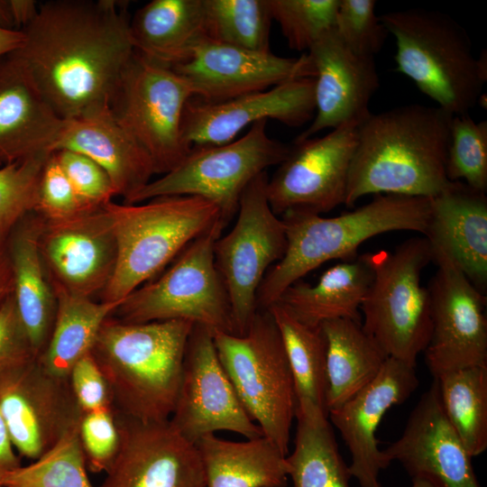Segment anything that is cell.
Wrapping results in <instances>:
<instances>
[{"instance_id":"obj_12","label":"cell","mask_w":487,"mask_h":487,"mask_svg":"<svg viewBox=\"0 0 487 487\" xmlns=\"http://www.w3.org/2000/svg\"><path fill=\"white\" fill-rule=\"evenodd\" d=\"M267 172L253 179L239 201L232 229L214 245L215 265L225 286L234 335H244L257 308V293L269 269L284 255L285 226L266 195Z\"/></svg>"},{"instance_id":"obj_36","label":"cell","mask_w":487,"mask_h":487,"mask_svg":"<svg viewBox=\"0 0 487 487\" xmlns=\"http://www.w3.org/2000/svg\"><path fill=\"white\" fill-rule=\"evenodd\" d=\"M205 36L210 41L270 52L268 0H202Z\"/></svg>"},{"instance_id":"obj_1","label":"cell","mask_w":487,"mask_h":487,"mask_svg":"<svg viewBox=\"0 0 487 487\" xmlns=\"http://www.w3.org/2000/svg\"><path fill=\"white\" fill-rule=\"evenodd\" d=\"M126 4L49 0L22 30L15 54L63 120L110 110L134 54Z\"/></svg>"},{"instance_id":"obj_15","label":"cell","mask_w":487,"mask_h":487,"mask_svg":"<svg viewBox=\"0 0 487 487\" xmlns=\"http://www.w3.org/2000/svg\"><path fill=\"white\" fill-rule=\"evenodd\" d=\"M437 270L427 288L431 334L423 351L433 378L487 365L486 296L447 258L435 257Z\"/></svg>"},{"instance_id":"obj_34","label":"cell","mask_w":487,"mask_h":487,"mask_svg":"<svg viewBox=\"0 0 487 487\" xmlns=\"http://www.w3.org/2000/svg\"><path fill=\"white\" fill-rule=\"evenodd\" d=\"M280 332L293 377L297 404L326 412V341L320 326L299 321L279 302L267 308Z\"/></svg>"},{"instance_id":"obj_51","label":"cell","mask_w":487,"mask_h":487,"mask_svg":"<svg viewBox=\"0 0 487 487\" xmlns=\"http://www.w3.org/2000/svg\"><path fill=\"white\" fill-rule=\"evenodd\" d=\"M0 29L16 31L10 0H0Z\"/></svg>"},{"instance_id":"obj_27","label":"cell","mask_w":487,"mask_h":487,"mask_svg":"<svg viewBox=\"0 0 487 487\" xmlns=\"http://www.w3.org/2000/svg\"><path fill=\"white\" fill-rule=\"evenodd\" d=\"M41 224V216L33 211L23 217L7 236L14 297L37 357L50 339L57 309L39 248Z\"/></svg>"},{"instance_id":"obj_23","label":"cell","mask_w":487,"mask_h":487,"mask_svg":"<svg viewBox=\"0 0 487 487\" xmlns=\"http://www.w3.org/2000/svg\"><path fill=\"white\" fill-rule=\"evenodd\" d=\"M314 69L315 115L295 141L311 138L370 115V101L379 88L375 58L361 55L337 36L334 28L307 52Z\"/></svg>"},{"instance_id":"obj_28","label":"cell","mask_w":487,"mask_h":487,"mask_svg":"<svg viewBox=\"0 0 487 487\" xmlns=\"http://www.w3.org/2000/svg\"><path fill=\"white\" fill-rule=\"evenodd\" d=\"M195 446L202 462L206 487L287 485V455L264 436L237 442L209 434L200 437Z\"/></svg>"},{"instance_id":"obj_43","label":"cell","mask_w":487,"mask_h":487,"mask_svg":"<svg viewBox=\"0 0 487 487\" xmlns=\"http://www.w3.org/2000/svg\"><path fill=\"white\" fill-rule=\"evenodd\" d=\"M78 436L87 466L93 473L106 471L117 453L120 441L113 408L83 413Z\"/></svg>"},{"instance_id":"obj_38","label":"cell","mask_w":487,"mask_h":487,"mask_svg":"<svg viewBox=\"0 0 487 487\" xmlns=\"http://www.w3.org/2000/svg\"><path fill=\"white\" fill-rule=\"evenodd\" d=\"M446 171L450 181L487 190V121L469 114L454 115L449 127Z\"/></svg>"},{"instance_id":"obj_19","label":"cell","mask_w":487,"mask_h":487,"mask_svg":"<svg viewBox=\"0 0 487 487\" xmlns=\"http://www.w3.org/2000/svg\"><path fill=\"white\" fill-rule=\"evenodd\" d=\"M314 78L306 77L223 102L209 103L192 97L183 113V142L190 149L225 144L235 140L246 126L262 120L301 126L314 118Z\"/></svg>"},{"instance_id":"obj_10","label":"cell","mask_w":487,"mask_h":487,"mask_svg":"<svg viewBox=\"0 0 487 487\" xmlns=\"http://www.w3.org/2000/svg\"><path fill=\"white\" fill-rule=\"evenodd\" d=\"M267 122L254 123L244 135L230 142L192 147L174 169L152 179L131 204L165 196L201 197L218 206L227 225L247 185L282 162L289 152V145L267 134Z\"/></svg>"},{"instance_id":"obj_53","label":"cell","mask_w":487,"mask_h":487,"mask_svg":"<svg viewBox=\"0 0 487 487\" xmlns=\"http://www.w3.org/2000/svg\"><path fill=\"white\" fill-rule=\"evenodd\" d=\"M2 166V164H0V167Z\"/></svg>"},{"instance_id":"obj_2","label":"cell","mask_w":487,"mask_h":487,"mask_svg":"<svg viewBox=\"0 0 487 487\" xmlns=\"http://www.w3.org/2000/svg\"><path fill=\"white\" fill-rule=\"evenodd\" d=\"M453 115L409 104L372 114L358 127L345 205L395 194L431 198L449 183L446 171Z\"/></svg>"},{"instance_id":"obj_44","label":"cell","mask_w":487,"mask_h":487,"mask_svg":"<svg viewBox=\"0 0 487 487\" xmlns=\"http://www.w3.org/2000/svg\"><path fill=\"white\" fill-rule=\"evenodd\" d=\"M88 208L59 164L52 152L42 170L35 212L48 220L65 219Z\"/></svg>"},{"instance_id":"obj_18","label":"cell","mask_w":487,"mask_h":487,"mask_svg":"<svg viewBox=\"0 0 487 487\" xmlns=\"http://www.w3.org/2000/svg\"><path fill=\"white\" fill-rule=\"evenodd\" d=\"M115 416L119 447L99 487H206L195 444L170 419L140 422L115 411Z\"/></svg>"},{"instance_id":"obj_45","label":"cell","mask_w":487,"mask_h":487,"mask_svg":"<svg viewBox=\"0 0 487 487\" xmlns=\"http://www.w3.org/2000/svg\"><path fill=\"white\" fill-rule=\"evenodd\" d=\"M37 358L12 294L0 308V373Z\"/></svg>"},{"instance_id":"obj_20","label":"cell","mask_w":487,"mask_h":487,"mask_svg":"<svg viewBox=\"0 0 487 487\" xmlns=\"http://www.w3.org/2000/svg\"><path fill=\"white\" fill-rule=\"evenodd\" d=\"M170 68L188 83L195 98L209 103L265 90L298 78H314L307 53L283 58L207 38L184 60Z\"/></svg>"},{"instance_id":"obj_49","label":"cell","mask_w":487,"mask_h":487,"mask_svg":"<svg viewBox=\"0 0 487 487\" xmlns=\"http://www.w3.org/2000/svg\"><path fill=\"white\" fill-rule=\"evenodd\" d=\"M16 31H22L35 16L39 4L33 0H10Z\"/></svg>"},{"instance_id":"obj_26","label":"cell","mask_w":487,"mask_h":487,"mask_svg":"<svg viewBox=\"0 0 487 487\" xmlns=\"http://www.w3.org/2000/svg\"><path fill=\"white\" fill-rule=\"evenodd\" d=\"M61 149L83 153L99 164L124 204H131L155 174L149 155L110 110L65 121L54 151Z\"/></svg>"},{"instance_id":"obj_37","label":"cell","mask_w":487,"mask_h":487,"mask_svg":"<svg viewBox=\"0 0 487 487\" xmlns=\"http://www.w3.org/2000/svg\"><path fill=\"white\" fill-rule=\"evenodd\" d=\"M1 487H94L87 473L78 427L25 466L8 473Z\"/></svg>"},{"instance_id":"obj_40","label":"cell","mask_w":487,"mask_h":487,"mask_svg":"<svg viewBox=\"0 0 487 487\" xmlns=\"http://www.w3.org/2000/svg\"><path fill=\"white\" fill-rule=\"evenodd\" d=\"M51 152H42L0 167L1 232L9 234L23 217L35 211L41 173Z\"/></svg>"},{"instance_id":"obj_46","label":"cell","mask_w":487,"mask_h":487,"mask_svg":"<svg viewBox=\"0 0 487 487\" xmlns=\"http://www.w3.org/2000/svg\"><path fill=\"white\" fill-rule=\"evenodd\" d=\"M69 381L83 413L113 408L105 377L90 353L74 364Z\"/></svg>"},{"instance_id":"obj_41","label":"cell","mask_w":487,"mask_h":487,"mask_svg":"<svg viewBox=\"0 0 487 487\" xmlns=\"http://www.w3.org/2000/svg\"><path fill=\"white\" fill-rule=\"evenodd\" d=\"M374 0H339L334 31L354 51L375 58L389 34L375 14Z\"/></svg>"},{"instance_id":"obj_6","label":"cell","mask_w":487,"mask_h":487,"mask_svg":"<svg viewBox=\"0 0 487 487\" xmlns=\"http://www.w3.org/2000/svg\"><path fill=\"white\" fill-rule=\"evenodd\" d=\"M104 207L117 245L114 273L101 293L105 302L122 303L221 218L215 202L197 196L158 197L131 205L111 200Z\"/></svg>"},{"instance_id":"obj_13","label":"cell","mask_w":487,"mask_h":487,"mask_svg":"<svg viewBox=\"0 0 487 487\" xmlns=\"http://www.w3.org/2000/svg\"><path fill=\"white\" fill-rule=\"evenodd\" d=\"M360 124L350 122L322 137L294 141L266 184L267 198L276 215L289 211L322 215L345 204Z\"/></svg>"},{"instance_id":"obj_48","label":"cell","mask_w":487,"mask_h":487,"mask_svg":"<svg viewBox=\"0 0 487 487\" xmlns=\"http://www.w3.org/2000/svg\"><path fill=\"white\" fill-rule=\"evenodd\" d=\"M7 233L0 231V308L14 294V278L7 249Z\"/></svg>"},{"instance_id":"obj_31","label":"cell","mask_w":487,"mask_h":487,"mask_svg":"<svg viewBox=\"0 0 487 487\" xmlns=\"http://www.w3.org/2000/svg\"><path fill=\"white\" fill-rule=\"evenodd\" d=\"M326 341L327 412L368 385L388 356L364 330L361 320L336 318L320 325Z\"/></svg>"},{"instance_id":"obj_5","label":"cell","mask_w":487,"mask_h":487,"mask_svg":"<svg viewBox=\"0 0 487 487\" xmlns=\"http://www.w3.org/2000/svg\"><path fill=\"white\" fill-rule=\"evenodd\" d=\"M395 39L396 70L451 115L469 114L487 79L486 54L475 58L466 31L447 14L424 8L379 16Z\"/></svg>"},{"instance_id":"obj_42","label":"cell","mask_w":487,"mask_h":487,"mask_svg":"<svg viewBox=\"0 0 487 487\" xmlns=\"http://www.w3.org/2000/svg\"><path fill=\"white\" fill-rule=\"evenodd\" d=\"M53 152L86 207H100L116 197L108 174L91 158L67 149Z\"/></svg>"},{"instance_id":"obj_54","label":"cell","mask_w":487,"mask_h":487,"mask_svg":"<svg viewBox=\"0 0 487 487\" xmlns=\"http://www.w3.org/2000/svg\"><path fill=\"white\" fill-rule=\"evenodd\" d=\"M1 487V486H0Z\"/></svg>"},{"instance_id":"obj_52","label":"cell","mask_w":487,"mask_h":487,"mask_svg":"<svg viewBox=\"0 0 487 487\" xmlns=\"http://www.w3.org/2000/svg\"><path fill=\"white\" fill-rule=\"evenodd\" d=\"M382 487V486H380ZM411 487H441L433 481L427 478H413Z\"/></svg>"},{"instance_id":"obj_17","label":"cell","mask_w":487,"mask_h":487,"mask_svg":"<svg viewBox=\"0 0 487 487\" xmlns=\"http://www.w3.org/2000/svg\"><path fill=\"white\" fill-rule=\"evenodd\" d=\"M39 248L52 288L90 299L105 289L117 258L113 221L104 206L65 219L41 217Z\"/></svg>"},{"instance_id":"obj_16","label":"cell","mask_w":487,"mask_h":487,"mask_svg":"<svg viewBox=\"0 0 487 487\" xmlns=\"http://www.w3.org/2000/svg\"><path fill=\"white\" fill-rule=\"evenodd\" d=\"M170 422L195 444L200 437L226 430L246 439L263 436L242 404L223 368L212 332L194 325L189 335L178 398Z\"/></svg>"},{"instance_id":"obj_14","label":"cell","mask_w":487,"mask_h":487,"mask_svg":"<svg viewBox=\"0 0 487 487\" xmlns=\"http://www.w3.org/2000/svg\"><path fill=\"white\" fill-rule=\"evenodd\" d=\"M0 414L18 455L33 461L78 428L83 412L69 378L34 359L0 373Z\"/></svg>"},{"instance_id":"obj_21","label":"cell","mask_w":487,"mask_h":487,"mask_svg":"<svg viewBox=\"0 0 487 487\" xmlns=\"http://www.w3.org/2000/svg\"><path fill=\"white\" fill-rule=\"evenodd\" d=\"M419 384L415 367L388 357L378 375L336 409L328 419L349 449L348 470L361 487H380L381 470L389 466L376 432L385 413L407 400Z\"/></svg>"},{"instance_id":"obj_4","label":"cell","mask_w":487,"mask_h":487,"mask_svg":"<svg viewBox=\"0 0 487 487\" xmlns=\"http://www.w3.org/2000/svg\"><path fill=\"white\" fill-rule=\"evenodd\" d=\"M429 198L380 194L367 204L337 216L307 211L280 216L287 238L283 257L266 272L257 293V308L267 309L290 285L323 263L357 256L366 240L391 231L425 234Z\"/></svg>"},{"instance_id":"obj_33","label":"cell","mask_w":487,"mask_h":487,"mask_svg":"<svg viewBox=\"0 0 487 487\" xmlns=\"http://www.w3.org/2000/svg\"><path fill=\"white\" fill-rule=\"evenodd\" d=\"M294 449L287 455L292 487H350L328 415L297 404Z\"/></svg>"},{"instance_id":"obj_24","label":"cell","mask_w":487,"mask_h":487,"mask_svg":"<svg viewBox=\"0 0 487 487\" xmlns=\"http://www.w3.org/2000/svg\"><path fill=\"white\" fill-rule=\"evenodd\" d=\"M423 234L432 260L451 261L482 293L487 288V197L462 181L450 183L429 198Z\"/></svg>"},{"instance_id":"obj_22","label":"cell","mask_w":487,"mask_h":487,"mask_svg":"<svg viewBox=\"0 0 487 487\" xmlns=\"http://www.w3.org/2000/svg\"><path fill=\"white\" fill-rule=\"evenodd\" d=\"M413 478H427L441 487H480L472 457L447 419L436 378L412 409L401 436L384 450Z\"/></svg>"},{"instance_id":"obj_29","label":"cell","mask_w":487,"mask_h":487,"mask_svg":"<svg viewBox=\"0 0 487 487\" xmlns=\"http://www.w3.org/2000/svg\"><path fill=\"white\" fill-rule=\"evenodd\" d=\"M372 279V271L364 253L331 266L315 284L298 280L277 302L313 327L336 318L361 320L359 309Z\"/></svg>"},{"instance_id":"obj_3","label":"cell","mask_w":487,"mask_h":487,"mask_svg":"<svg viewBox=\"0 0 487 487\" xmlns=\"http://www.w3.org/2000/svg\"><path fill=\"white\" fill-rule=\"evenodd\" d=\"M193 326L185 320L128 323L112 316L104 322L90 354L115 412L140 422L171 418Z\"/></svg>"},{"instance_id":"obj_47","label":"cell","mask_w":487,"mask_h":487,"mask_svg":"<svg viewBox=\"0 0 487 487\" xmlns=\"http://www.w3.org/2000/svg\"><path fill=\"white\" fill-rule=\"evenodd\" d=\"M21 459L9 436L5 421L0 414V482L10 472L20 467Z\"/></svg>"},{"instance_id":"obj_8","label":"cell","mask_w":487,"mask_h":487,"mask_svg":"<svg viewBox=\"0 0 487 487\" xmlns=\"http://www.w3.org/2000/svg\"><path fill=\"white\" fill-rule=\"evenodd\" d=\"M212 334L220 363L246 412L263 436L288 455L297 399L271 314L258 309L244 335Z\"/></svg>"},{"instance_id":"obj_50","label":"cell","mask_w":487,"mask_h":487,"mask_svg":"<svg viewBox=\"0 0 487 487\" xmlns=\"http://www.w3.org/2000/svg\"><path fill=\"white\" fill-rule=\"evenodd\" d=\"M23 41L24 34L22 31L0 29V56L18 50Z\"/></svg>"},{"instance_id":"obj_30","label":"cell","mask_w":487,"mask_h":487,"mask_svg":"<svg viewBox=\"0 0 487 487\" xmlns=\"http://www.w3.org/2000/svg\"><path fill=\"white\" fill-rule=\"evenodd\" d=\"M129 30L136 52L172 67L206 38L202 0H152L130 18Z\"/></svg>"},{"instance_id":"obj_32","label":"cell","mask_w":487,"mask_h":487,"mask_svg":"<svg viewBox=\"0 0 487 487\" xmlns=\"http://www.w3.org/2000/svg\"><path fill=\"white\" fill-rule=\"evenodd\" d=\"M57 299L50 339L39 363L51 374L69 378L74 364L89 354L104 322L121 303L96 301L52 288Z\"/></svg>"},{"instance_id":"obj_39","label":"cell","mask_w":487,"mask_h":487,"mask_svg":"<svg viewBox=\"0 0 487 487\" xmlns=\"http://www.w3.org/2000/svg\"><path fill=\"white\" fill-rule=\"evenodd\" d=\"M289 47L308 51L335 26L339 0H268Z\"/></svg>"},{"instance_id":"obj_11","label":"cell","mask_w":487,"mask_h":487,"mask_svg":"<svg viewBox=\"0 0 487 487\" xmlns=\"http://www.w3.org/2000/svg\"><path fill=\"white\" fill-rule=\"evenodd\" d=\"M192 97V89L181 76L134 51L110 111L149 155L155 174L170 171L190 151L182 139L181 123Z\"/></svg>"},{"instance_id":"obj_7","label":"cell","mask_w":487,"mask_h":487,"mask_svg":"<svg viewBox=\"0 0 487 487\" xmlns=\"http://www.w3.org/2000/svg\"><path fill=\"white\" fill-rule=\"evenodd\" d=\"M365 254L372 279L360 307L362 325L388 357L416 367L431 334L430 298L421 284L432 262L429 244L413 237L392 252Z\"/></svg>"},{"instance_id":"obj_25","label":"cell","mask_w":487,"mask_h":487,"mask_svg":"<svg viewBox=\"0 0 487 487\" xmlns=\"http://www.w3.org/2000/svg\"><path fill=\"white\" fill-rule=\"evenodd\" d=\"M64 124L15 52L0 56V164L53 152Z\"/></svg>"},{"instance_id":"obj_35","label":"cell","mask_w":487,"mask_h":487,"mask_svg":"<svg viewBox=\"0 0 487 487\" xmlns=\"http://www.w3.org/2000/svg\"><path fill=\"white\" fill-rule=\"evenodd\" d=\"M443 410L473 458L487 449V365L436 378Z\"/></svg>"},{"instance_id":"obj_9","label":"cell","mask_w":487,"mask_h":487,"mask_svg":"<svg viewBox=\"0 0 487 487\" xmlns=\"http://www.w3.org/2000/svg\"><path fill=\"white\" fill-rule=\"evenodd\" d=\"M225 227L217 219L159 278L128 295L112 317L128 323L185 320L234 334L229 297L214 259L215 243Z\"/></svg>"}]
</instances>
